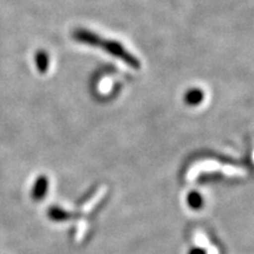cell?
<instances>
[{
    "label": "cell",
    "instance_id": "cell-1",
    "mask_svg": "<svg viewBox=\"0 0 254 254\" xmlns=\"http://www.w3.org/2000/svg\"><path fill=\"white\" fill-rule=\"evenodd\" d=\"M100 44L101 46H103V49L106 50L110 55L124 60L127 65H129L133 68L139 67L138 60H136L133 56L129 55V53L124 49V46L120 45L119 43H117V41H113V40H104V41H100Z\"/></svg>",
    "mask_w": 254,
    "mask_h": 254
},
{
    "label": "cell",
    "instance_id": "cell-2",
    "mask_svg": "<svg viewBox=\"0 0 254 254\" xmlns=\"http://www.w3.org/2000/svg\"><path fill=\"white\" fill-rule=\"evenodd\" d=\"M49 187H50V179L47 176H41L37 177L36 182H34L33 186H32V192L31 196L34 201H43L45 199L47 193H49Z\"/></svg>",
    "mask_w": 254,
    "mask_h": 254
},
{
    "label": "cell",
    "instance_id": "cell-3",
    "mask_svg": "<svg viewBox=\"0 0 254 254\" xmlns=\"http://www.w3.org/2000/svg\"><path fill=\"white\" fill-rule=\"evenodd\" d=\"M186 202L190 209H193V211H200V209H202V207H204L205 199L201 193L198 192V190H192V192H190L187 194Z\"/></svg>",
    "mask_w": 254,
    "mask_h": 254
},
{
    "label": "cell",
    "instance_id": "cell-4",
    "mask_svg": "<svg viewBox=\"0 0 254 254\" xmlns=\"http://www.w3.org/2000/svg\"><path fill=\"white\" fill-rule=\"evenodd\" d=\"M49 217L53 221H65L71 218V214H69V212L58 207V206H53L52 208L49 209Z\"/></svg>",
    "mask_w": 254,
    "mask_h": 254
},
{
    "label": "cell",
    "instance_id": "cell-5",
    "mask_svg": "<svg viewBox=\"0 0 254 254\" xmlns=\"http://www.w3.org/2000/svg\"><path fill=\"white\" fill-rule=\"evenodd\" d=\"M204 95H202V92L199 90H194V91H190V93L186 94V101L190 105H196L199 104L200 101L202 100Z\"/></svg>",
    "mask_w": 254,
    "mask_h": 254
},
{
    "label": "cell",
    "instance_id": "cell-6",
    "mask_svg": "<svg viewBox=\"0 0 254 254\" xmlns=\"http://www.w3.org/2000/svg\"><path fill=\"white\" fill-rule=\"evenodd\" d=\"M37 65L41 72H44L49 65V58L45 55H37Z\"/></svg>",
    "mask_w": 254,
    "mask_h": 254
},
{
    "label": "cell",
    "instance_id": "cell-7",
    "mask_svg": "<svg viewBox=\"0 0 254 254\" xmlns=\"http://www.w3.org/2000/svg\"><path fill=\"white\" fill-rule=\"evenodd\" d=\"M189 254H207V252L201 247H193V249L190 250Z\"/></svg>",
    "mask_w": 254,
    "mask_h": 254
}]
</instances>
